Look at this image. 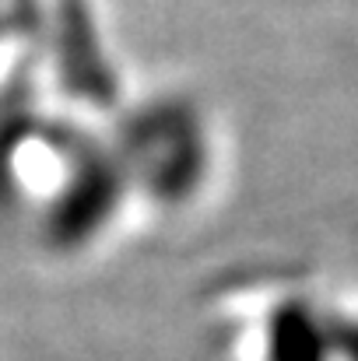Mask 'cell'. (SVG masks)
<instances>
[{
	"label": "cell",
	"instance_id": "obj_1",
	"mask_svg": "<svg viewBox=\"0 0 358 361\" xmlns=\"http://www.w3.org/2000/svg\"><path fill=\"white\" fill-rule=\"evenodd\" d=\"M113 200H117V176L99 161L88 165L53 207L49 235L56 239V245H78L92 228L106 221V214L113 211Z\"/></svg>",
	"mask_w": 358,
	"mask_h": 361
},
{
	"label": "cell",
	"instance_id": "obj_2",
	"mask_svg": "<svg viewBox=\"0 0 358 361\" xmlns=\"http://www.w3.org/2000/svg\"><path fill=\"white\" fill-rule=\"evenodd\" d=\"M316 351H320V337L313 323L299 309H288L274 330V361H316Z\"/></svg>",
	"mask_w": 358,
	"mask_h": 361
}]
</instances>
